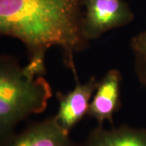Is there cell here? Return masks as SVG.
Returning <instances> with one entry per match:
<instances>
[{
  "mask_svg": "<svg viewBox=\"0 0 146 146\" xmlns=\"http://www.w3.org/2000/svg\"><path fill=\"white\" fill-rule=\"evenodd\" d=\"M72 73L76 85L72 90L67 94L56 93L58 109L54 115L59 125L68 133L88 115L89 105L99 82L94 76H92L86 83L82 84L77 71Z\"/></svg>",
  "mask_w": 146,
  "mask_h": 146,
  "instance_id": "cell-4",
  "label": "cell"
},
{
  "mask_svg": "<svg viewBox=\"0 0 146 146\" xmlns=\"http://www.w3.org/2000/svg\"><path fill=\"white\" fill-rule=\"evenodd\" d=\"M134 17L124 0H84L83 35L88 42L96 40L107 32L129 25Z\"/></svg>",
  "mask_w": 146,
  "mask_h": 146,
  "instance_id": "cell-3",
  "label": "cell"
},
{
  "mask_svg": "<svg viewBox=\"0 0 146 146\" xmlns=\"http://www.w3.org/2000/svg\"><path fill=\"white\" fill-rule=\"evenodd\" d=\"M122 76L118 69H110L99 80L89 105L88 115L103 126L106 121L114 123V115L120 107Z\"/></svg>",
  "mask_w": 146,
  "mask_h": 146,
  "instance_id": "cell-5",
  "label": "cell"
},
{
  "mask_svg": "<svg viewBox=\"0 0 146 146\" xmlns=\"http://www.w3.org/2000/svg\"><path fill=\"white\" fill-rule=\"evenodd\" d=\"M130 46L136 77L141 85L146 88V30L131 38Z\"/></svg>",
  "mask_w": 146,
  "mask_h": 146,
  "instance_id": "cell-8",
  "label": "cell"
},
{
  "mask_svg": "<svg viewBox=\"0 0 146 146\" xmlns=\"http://www.w3.org/2000/svg\"><path fill=\"white\" fill-rule=\"evenodd\" d=\"M3 146H75L70 133L54 116L33 123L20 134L11 137Z\"/></svg>",
  "mask_w": 146,
  "mask_h": 146,
  "instance_id": "cell-6",
  "label": "cell"
},
{
  "mask_svg": "<svg viewBox=\"0 0 146 146\" xmlns=\"http://www.w3.org/2000/svg\"><path fill=\"white\" fill-rule=\"evenodd\" d=\"M84 146H146V128L122 124L106 129L98 125L90 131Z\"/></svg>",
  "mask_w": 146,
  "mask_h": 146,
  "instance_id": "cell-7",
  "label": "cell"
},
{
  "mask_svg": "<svg viewBox=\"0 0 146 146\" xmlns=\"http://www.w3.org/2000/svg\"><path fill=\"white\" fill-rule=\"evenodd\" d=\"M84 0H0V36H11L25 46L27 66L44 76L50 48L62 49L63 62L76 70L75 54L89 47L82 32Z\"/></svg>",
  "mask_w": 146,
  "mask_h": 146,
  "instance_id": "cell-1",
  "label": "cell"
},
{
  "mask_svg": "<svg viewBox=\"0 0 146 146\" xmlns=\"http://www.w3.org/2000/svg\"><path fill=\"white\" fill-rule=\"evenodd\" d=\"M52 94L43 76L13 56L0 55V146L16 134L21 122L46 109Z\"/></svg>",
  "mask_w": 146,
  "mask_h": 146,
  "instance_id": "cell-2",
  "label": "cell"
}]
</instances>
